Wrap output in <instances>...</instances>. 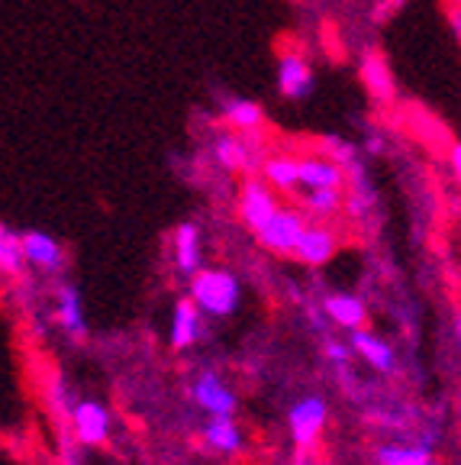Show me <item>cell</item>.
I'll list each match as a JSON object with an SVG mask.
<instances>
[{"label": "cell", "mask_w": 461, "mask_h": 465, "mask_svg": "<svg viewBox=\"0 0 461 465\" xmlns=\"http://www.w3.org/2000/svg\"><path fill=\"white\" fill-rule=\"evenodd\" d=\"M191 294H194V304L213 317H230L239 307V282L223 269L194 272Z\"/></svg>", "instance_id": "obj_1"}, {"label": "cell", "mask_w": 461, "mask_h": 465, "mask_svg": "<svg viewBox=\"0 0 461 465\" xmlns=\"http://www.w3.org/2000/svg\"><path fill=\"white\" fill-rule=\"evenodd\" d=\"M303 226H307V220H303L300 211L278 207V211H274L255 232H259L261 246L271 249V252H290V249H294V242L300 240Z\"/></svg>", "instance_id": "obj_2"}, {"label": "cell", "mask_w": 461, "mask_h": 465, "mask_svg": "<svg viewBox=\"0 0 461 465\" xmlns=\"http://www.w3.org/2000/svg\"><path fill=\"white\" fill-rule=\"evenodd\" d=\"M278 84H281V94L290 97V101L310 97L313 72L300 52H284L281 55V62H278Z\"/></svg>", "instance_id": "obj_3"}, {"label": "cell", "mask_w": 461, "mask_h": 465, "mask_svg": "<svg viewBox=\"0 0 461 465\" xmlns=\"http://www.w3.org/2000/svg\"><path fill=\"white\" fill-rule=\"evenodd\" d=\"M290 436L297 446H310L326 423V404L319 398H303L290 407Z\"/></svg>", "instance_id": "obj_4"}, {"label": "cell", "mask_w": 461, "mask_h": 465, "mask_svg": "<svg viewBox=\"0 0 461 465\" xmlns=\"http://www.w3.org/2000/svg\"><path fill=\"white\" fill-rule=\"evenodd\" d=\"M72 420H74V433L84 446H101L110 433V417L97 401H81L74 404L72 411Z\"/></svg>", "instance_id": "obj_5"}, {"label": "cell", "mask_w": 461, "mask_h": 465, "mask_svg": "<svg viewBox=\"0 0 461 465\" xmlns=\"http://www.w3.org/2000/svg\"><path fill=\"white\" fill-rule=\"evenodd\" d=\"M20 252H23V262H33V265H39V269H45V272L62 269V262H65V252H62L58 240H52L49 232H39V230L23 232Z\"/></svg>", "instance_id": "obj_6"}, {"label": "cell", "mask_w": 461, "mask_h": 465, "mask_svg": "<svg viewBox=\"0 0 461 465\" xmlns=\"http://www.w3.org/2000/svg\"><path fill=\"white\" fill-rule=\"evenodd\" d=\"M297 178L307 188H346V168L329 162L326 155H310V159H297Z\"/></svg>", "instance_id": "obj_7"}, {"label": "cell", "mask_w": 461, "mask_h": 465, "mask_svg": "<svg viewBox=\"0 0 461 465\" xmlns=\"http://www.w3.org/2000/svg\"><path fill=\"white\" fill-rule=\"evenodd\" d=\"M290 252L300 262H307V265H323L336 252V232L326 230V226H303L300 240L294 242Z\"/></svg>", "instance_id": "obj_8"}, {"label": "cell", "mask_w": 461, "mask_h": 465, "mask_svg": "<svg viewBox=\"0 0 461 465\" xmlns=\"http://www.w3.org/2000/svg\"><path fill=\"white\" fill-rule=\"evenodd\" d=\"M194 398H197V404L213 417H232V411H236V394H232L213 371L197 378Z\"/></svg>", "instance_id": "obj_9"}, {"label": "cell", "mask_w": 461, "mask_h": 465, "mask_svg": "<svg viewBox=\"0 0 461 465\" xmlns=\"http://www.w3.org/2000/svg\"><path fill=\"white\" fill-rule=\"evenodd\" d=\"M361 81H365L368 94L375 101H394V72H390L387 58L381 55L378 49H371L365 58H361Z\"/></svg>", "instance_id": "obj_10"}, {"label": "cell", "mask_w": 461, "mask_h": 465, "mask_svg": "<svg viewBox=\"0 0 461 465\" xmlns=\"http://www.w3.org/2000/svg\"><path fill=\"white\" fill-rule=\"evenodd\" d=\"M274 211H278V201H274L271 191L261 182H255V178H249L242 188V201H239V213H242L245 223L252 226V230H259Z\"/></svg>", "instance_id": "obj_11"}, {"label": "cell", "mask_w": 461, "mask_h": 465, "mask_svg": "<svg viewBox=\"0 0 461 465\" xmlns=\"http://www.w3.org/2000/svg\"><path fill=\"white\" fill-rule=\"evenodd\" d=\"M217 162L226 172H239V168H252L255 165V149L245 143L236 133H223L217 139Z\"/></svg>", "instance_id": "obj_12"}, {"label": "cell", "mask_w": 461, "mask_h": 465, "mask_svg": "<svg viewBox=\"0 0 461 465\" xmlns=\"http://www.w3.org/2000/svg\"><path fill=\"white\" fill-rule=\"evenodd\" d=\"M174 255H178V269L184 275L201 272V230L194 223L178 226V232H174Z\"/></svg>", "instance_id": "obj_13"}, {"label": "cell", "mask_w": 461, "mask_h": 465, "mask_svg": "<svg viewBox=\"0 0 461 465\" xmlns=\"http://www.w3.org/2000/svg\"><path fill=\"white\" fill-rule=\"evenodd\" d=\"M197 304L194 301H181L174 307V320H172V346L174 349H184L197 340Z\"/></svg>", "instance_id": "obj_14"}, {"label": "cell", "mask_w": 461, "mask_h": 465, "mask_svg": "<svg viewBox=\"0 0 461 465\" xmlns=\"http://www.w3.org/2000/svg\"><path fill=\"white\" fill-rule=\"evenodd\" d=\"M265 120L261 107L255 101H245V97H236V101H226V124L239 133H255Z\"/></svg>", "instance_id": "obj_15"}, {"label": "cell", "mask_w": 461, "mask_h": 465, "mask_svg": "<svg viewBox=\"0 0 461 465\" xmlns=\"http://www.w3.org/2000/svg\"><path fill=\"white\" fill-rule=\"evenodd\" d=\"M58 323L72 336L84 333V311H81V294L74 288L58 291Z\"/></svg>", "instance_id": "obj_16"}, {"label": "cell", "mask_w": 461, "mask_h": 465, "mask_svg": "<svg viewBox=\"0 0 461 465\" xmlns=\"http://www.w3.org/2000/svg\"><path fill=\"white\" fill-rule=\"evenodd\" d=\"M352 342H355V349H358L361 356H365L368 362L375 365L378 371H390V369H394V349H390L387 342L378 340V336H371V333H355Z\"/></svg>", "instance_id": "obj_17"}, {"label": "cell", "mask_w": 461, "mask_h": 465, "mask_svg": "<svg viewBox=\"0 0 461 465\" xmlns=\"http://www.w3.org/2000/svg\"><path fill=\"white\" fill-rule=\"evenodd\" d=\"M265 182L278 191H294L297 184H300V178H297V159H290V155H274V159H268Z\"/></svg>", "instance_id": "obj_18"}, {"label": "cell", "mask_w": 461, "mask_h": 465, "mask_svg": "<svg viewBox=\"0 0 461 465\" xmlns=\"http://www.w3.org/2000/svg\"><path fill=\"white\" fill-rule=\"evenodd\" d=\"M381 465H436L429 446H384L378 452Z\"/></svg>", "instance_id": "obj_19"}, {"label": "cell", "mask_w": 461, "mask_h": 465, "mask_svg": "<svg viewBox=\"0 0 461 465\" xmlns=\"http://www.w3.org/2000/svg\"><path fill=\"white\" fill-rule=\"evenodd\" d=\"M207 443L223 452H236L239 446H242V433H239L230 417H213L207 427Z\"/></svg>", "instance_id": "obj_20"}, {"label": "cell", "mask_w": 461, "mask_h": 465, "mask_svg": "<svg viewBox=\"0 0 461 465\" xmlns=\"http://www.w3.org/2000/svg\"><path fill=\"white\" fill-rule=\"evenodd\" d=\"M326 311H329V317L336 320V323H342V327H358L361 320H365V304H361L358 298H348V294L329 298L326 301Z\"/></svg>", "instance_id": "obj_21"}, {"label": "cell", "mask_w": 461, "mask_h": 465, "mask_svg": "<svg viewBox=\"0 0 461 465\" xmlns=\"http://www.w3.org/2000/svg\"><path fill=\"white\" fill-rule=\"evenodd\" d=\"M307 207H310L317 217H332V213L342 207V191L339 188H313L307 197Z\"/></svg>", "instance_id": "obj_22"}, {"label": "cell", "mask_w": 461, "mask_h": 465, "mask_svg": "<svg viewBox=\"0 0 461 465\" xmlns=\"http://www.w3.org/2000/svg\"><path fill=\"white\" fill-rule=\"evenodd\" d=\"M20 269H23L20 240H16V236H10V232L0 226V272H10V275H16Z\"/></svg>", "instance_id": "obj_23"}, {"label": "cell", "mask_w": 461, "mask_h": 465, "mask_svg": "<svg viewBox=\"0 0 461 465\" xmlns=\"http://www.w3.org/2000/svg\"><path fill=\"white\" fill-rule=\"evenodd\" d=\"M326 159L329 162H336L339 168H346V165H352L355 162V145H348V143H342V139H326Z\"/></svg>", "instance_id": "obj_24"}, {"label": "cell", "mask_w": 461, "mask_h": 465, "mask_svg": "<svg viewBox=\"0 0 461 465\" xmlns=\"http://www.w3.org/2000/svg\"><path fill=\"white\" fill-rule=\"evenodd\" d=\"M368 201H371V197H365V194H352L346 201V207H348V213H352V217H365L368 213Z\"/></svg>", "instance_id": "obj_25"}, {"label": "cell", "mask_w": 461, "mask_h": 465, "mask_svg": "<svg viewBox=\"0 0 461 465\" xmlns=\"http://www.w3.org/2000/svg\"><path fill=\"white\" fill-rule=\"evenodd\" d=\"M448 165H452V172H455V174L461 172V145H458V143L448 145Z\"/></svg>", "instance_id": "obj_26"}, {"label": "cell", "mask_w": 461, "mask_h": 465, "mask_svg": "<svg viewBox=\"0 0 461 465\" xmlns=\"http://www.w3.org/2000/svg\"><path fill=\"white\" fill-rule=\"evenodd\" d=\"M62 459H65V465H81L78 462V452H74V446L65 440V450H62Z\"/></svg>", "instance_id": "obj_27"}, {"label": "cell", "mask_w": 461, "mask_h": 465, "mask_svg": "<svg viewBox=\"0 0 461 465\" xmlns=\"http://www.w3.org/2000/svg\"><path fill=\"white\" fill-rule=\"evenodd\" d=\"M368 153H384V139L381 136H371V139H368Z\"/></svg>", "instance_id": "obj_28"}, {"label": "cell", "mask_w": 461, "mask_h": 465, "mask_svg": "<svg viewBox=\"0 0 461 465\" xmlns=\"http://www.w3.org/2000/svg\"><path fill=\"white\" fill-rule=\"evenodd\" d=\"M329 356L336 359V362H346V349L336 346V342H332V346H329Z\"/></svg>", "instance_id": "obj_29"}, {"label": "cell", "mask_w": 461, "mask_h": 465, "mask_svg": "<svg viewBox=\"0 0 461 465\" xmlns=\"http://www.w3.org/2000/svg\"><path fill=\"white\" fill-rule=\"evenodd\" d=\"M404 4H407V0H390V7H394V10H397V7H404Z\"/></svg>", "instance_id": "obj_30"}, {"label": "cell", "mask_w": 461, "mask_h": 465, "mask_svg": "<svg viewBox=\"0 0 461 465\" xmlns=\"http://www.w3.org/2000/svg\"><path fill=\"white\" fill-rule=\"evenodd\" d=\"M297 465H307V462H303V459H300V462H297Z\"/></svg>", "instance_id": "obj_31"}]
</instances>
